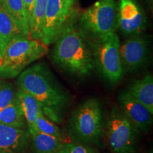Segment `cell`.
Returning <instances> with one entry per match:
<instances>
[{
  "mask_svg": "<svg viewBox=\"0 0 153 153\" xmlns=\"http://www.w3.org/2000/svg\"><path fill=\"white\" fill-rule=\"evenodd\" d=\"M6 48H6L2 39H1V36H0V60H1V57L2 56L3 53L4 52Z\"/></svg>",
  "mask_w": 153,
  "mask_h": 153,
  "instance_id": "cell-24",
  "label": "cell"
},
{
  "mask_svg": "<svg viewBox=\"0 0 153 153\" xmlns=\"http://www.w3.org/2000/svg\"><path fill=\"white\" fill-rule=\"evenodd\" d=\"M145 13L135 0H119L118 28L124 36L140 35L146 28Z\"/></svg>",
  "mask_w": 153,
  "mask_h": 153,
  "instance_id": "cell-10",
  "label": "cell"
},
{
  "mask_svg": "<svg viewBox=\"0 0 153 153\" xmlns=\"http://www.w3.org/2000/svg\"><path fill=\"white\" fill-rule=\"evenodd\" d=\"M48 0H35L28 19L30 38L41 41L43 36V22Z\"/></svg>",
  "mask_w": 153,
  "mask_h": 153,
  "instance_id": "cell-17",
  "label": "cell"
},
{
  "mask_svg": "<svg viewBox=\"0 0 153 153\" xmlns=\"http://www.w3.org/2000/svg\"><path fill=\"white\" fill-rule=\"evenodd\" d=\"M17 90L9 82L0 81V110L16 100Z\"/></svg>",
  "mask_w": 153,
  "mask_h": 153,
  "instance_id": "cell-21",
  "label": "cell"
},
{
  "mask_svg": "<svg viewBox=\"0 0 153 153\" xmlns=\"http://www.w3.org/2000/svg\"><path fill=\"white\" fill-rule=\"evenodd\" d=\"M47 45L29 37L13 40L4 52L0 60V77L13 79L26 67L46 54Z\"/></svg>",
  "mask_w": 153,
  "mask_h": 153,
  "instance_id": "cell-4",
  "label": "cell"
},
{
  "mask_svg": "<svg viewBox=\"0 0 153 153\" xmlns=\"http://www.w3.org/2000/svg\"><path fill=\"white\" fill-rule=\"evenodd\" d=\"M74 0H48L41 41L49 45L55 43L75 16Z\"/></svg>",
  "mask_w": 153,
  "mask_h": 153,
  "instance_id": "cell-8",
  "label": "cell"
},
{
  "mask_svg": "<svg viewBox=\"0 0 153 153\" xmlns=\"http://www.w3.org/2000/svg\"><path fill=\"white\" fill-rule=\"evenodd\" d=\"M120 40L116 33L97 38L92 44L94 67L106 81L116 84L124 74L119 48Z\"/></svg>",
  "mask_w": 153,
  "mask_h": 153,
  "instance_id": "cell-5",
  "label": "cell"
},
{
  "mask_svg": "<svg viewBox=\"0 0 153 153\" xmlns=\"http://www.w3.org/2000/svg\"><path fill=\"white\" fill-rule=\"evenodd\" d=\"M0 123L17 128L28 129L26 121L17 99L0 110Z\"/></svg>",
  "mask_w": 153,
  "mask_h": 153,
  "instance_id": "cell-19",
  "label": "cell"
},
{
  "mask_svg": "<svg viewBox=\"0 0 153 153\" xmlns=\"http://www.w3.org/2000/svg\"><path fill=\"white\" fill-rule=\"evenodd\" d=\"M52 58L59 68L78 77H86L92 72V44L73 20L55 41Z\"/></svg>",
  "mask_w": 153,
  "mask_h": 153,
  "instance_id": "cell-2",
  "label": "cell"
},
{
  "mask_svg": "<svg viewBox=\"0 0 153 153\" xmlns=\"http://www.w3.org/2000/svg\"><path fill=\"white\" fill-rule=\"evenodd\" d=\"M23 1H24L25 8H26V13H27L28 18L29 19L30 14H31L32 9H33V4L35 0H23Z\"/></svg>",
  "mask_w": 153,
  "mask_h": 153,
  "instance_id": "cell-23",
  "label": "cell"
},
{
  "mask_svg": "<svg viewBox=\"0 0 153 153\" xmlns=\"http://www.w3.org/2000/svg\"><path fill=\"white\" fill-rule=\"evenodd\" d=\"M35 131L62 140V132L56 123L45 116L42 109L38 113L35 121Z\"/></svg>",
  "mask_w": 153,
  "mask_h": 153,
  "instance_id": "cell-20",
  "label": "cell"
},
{
  "mask_svg": "<svg viewBox=\"0 0 153 153\" xmlns=\"http://www.w3.org/2000/svg\"><path fill=\"white\" fill-rule=\"evenodd\" d=\"M57 153H65L64 149H62V150H60V151H59V152H57Z\"/></svg>",
  "mask_w": 153,
  "mask_h": 153,
  "instance_id": "cell-25",
  "label": "cell"
},
{
  "mask_svg": "<svg viewBox=\"0 0 153 153\" xmlns=\"http://www.w3.org/2000/svg\"><path fill=\"white\" fill-rule=\"evenodd\" d=\"M29 142L28 129L0 123V153H25Z\"/></svg>",
  "mask_w": 153,
  "mask_h": 153,
  "instance_id": "cell-12",
  "label": "cell"
},
{
  "mask_svg": "<svg viewBox=\"0 0 153 153\" xmlns=\"http://www.w3.org/2000/svg\"><path fill=\"white\" fill-rule=\"evenodd\" d=\"M65 153H99L91 145L79 142H72L64 144Z\"/></svg>",
  "mask_w": 153,
  "mask_h": 153,
  "instance_id": "cell-22",
  "label": "cell"
},
{
  "mask_svg": "<svg viewBox=\"0 0 153 153\" xmlns=\"http://www.w3.org/2000/svg\"><path fill=\"white\" fill-rule=\"evenodd\" d=\"M30 141L33 153H57L65 144L62 139L38 131L30 133Z\"/></svg>",
  "mask_w": 153,
  "mask_h": 153,
  "instance_id": "cell-14",
  "label": "cell"
},
{
  "mask_svg": "<svg viewBox=\"0 0 153 153\" xmlns=\"http://www.w3.org/2000/svg\"><path fill=\"white\" fill-rule=\"evenodd\" d=\"M103 114L98 99L84 101L72 111L68 122V133L74 142L99 145L103 134Z\"/></svg>",
  "mask_w": 153,
  "mask_h": 153,
  "instance_id": "cell-3",
  "label": "cell"
},
{
  "mask_svg": "<svg viewBox=\"0 0 153 153\" xmlns=\"http://www.w3.org/2000/svg\"><path fill=\"white\" fill-rule=\"evenodd\" d=\"M23 35L29 37L28 18L23 0H1Z\"/></svg>",
  "mask_w": 153,
  "mask_h": 153,
  "instance_id": "cell-16",
  "label": "cell"
},
{
  "mask_svg": "<svg viewBox=\"0 0 153 153\" xmlns=\"http://www.w3.org/2000/svg\"><path fill=\"white\" fill-rule=\"evenodd\" d=\"M106 138L112 153H136V137L139 131L122 114L113 107L106 123Z\"/></svg>",
  "mask_w": 153,
  "mask_h": 153,
  "instance_id": "cell-7",
  "label": "cell"
},
{
  "mask_svg": "<svg viewBox=\"0 0 153 153\" xmlns=\"http://www.w3.org/2000/svg\"><path fill=\"white\" fill-rule=\"evenodd\" d=\"M119 53L124 73L137 71L148 59V39L141 34L131 36L120 45Z\"/></svg>",
  "mask_w": 153,
  "mask_h": 153,
  "instance_id": "cell-9",
  "label": "cell"
},
{
  "mask_svg": "<svg viewBox=\"0 0 153 153\" xmlns=\"http://www.w3.org/2000/svg\"><path fill=\"white\" fill-rule=\"evenodd\" d=\"M0 36L6 48L13 40L19 37H26L23 35L16 23L4 7L0 0Z\"/></svg>",
  "mask_w": 153,
  "mask_h": 153,
  "instance_id": "cell-18",
  "label": "cell"
},
{
  "mask_svg": "<svg viewBox=\"0 0 153 153\" xmlns=\"http://www.w3.org/2000/svg\"><path fill=\"white\" fill-rule=\"evenodd\" d=\"M16 85L37 100L45 116L55 123H62L71 99L46 65L38 63L24 70Z\"/></svg>",
  "mask_w": 153,
  "mask_h": 153,
  "instance_id": "cell-1",
  "label": "cell"
},
{
  "mask_svg": "<svg viewBox=\"0 0 153 153\" xmlns=\"http://www.w3.org/2000/svg\"><path fill=\"white\" fill-rule=\"evenodd\" d=\"M118 108L137 131L148 132L152 123V114L128 91L118 97Z\"/></svg>",
  "mask_w": 153,
  "mask_h": 153,
  "instance_id": "cell-11",
  "label": "cell"
},
{
  "mask_svg": "<svg viewBox=\"0 0 153 153\" xmlns=\"http://www.w3.org/2000/svg\"><path fill=\"white\" fill-rule=\"evenodd\" d=\"M79 24L84 31L96 39L115 33L118 28L116 0H99L82 13Z\"/></svg>",
  "mask_w": 153,
  "mask_h": 153,
  "instance_id": "cell-6",
  "label": "cell"
},
{
  "mask_svg": "<svg viewBox=\"0 0 153 153\" xmlns=\"http://www.w3.org/2000/svg\"><path fill=\"white\" fill-rule=\"evenodd\" d=\"M134 98L147 107L153 114V77L147 74L142 79L134 81L127 90Z\"/></svg>",
  "mask_w": 153,
  "mask_h": 153,
  "instance_id": "cell-13",
  "label": "cell"
},
{
  "mask_svg": "<svg viewBox=\"0 0 153 153\" xmlns=\"http://www.w3.org/2000/svg\"><path fill=\"white\" fill-rule=\"evenodd\" d=\"M16 98L27 124L29 133L35 131V121L42 108L37 100L27 92L17 89Z\"/></svg>",
  "mask_w": 153,
  "mask_h": 153,
  "instance_id": "cell-15",
  "label": "cell"
}]
</instances>
